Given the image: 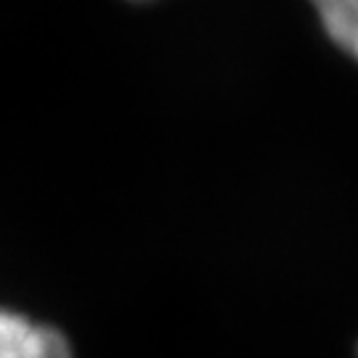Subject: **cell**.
Masks as SVG:
<instances>
[{"instance_id":"1","label":"cell","mask_w":358,"mask_h":358,"mask_svg":"<svg viewBox=\"0 0 358 358\" xmlns=\"http://www.w3.org/2000/svg\"><path fill=\"white\" fill-rule=\"evenodd\" d=\"M0 358H72V348L56 327L0 308Z\"/></svg>"},{"instance_id":"2","label":"cell","mask_w":358,"mask_h":358,"mask_svg":"<svg viewBox=\"0 0 358 358\" xmlns=\"http://www.w3.org/2000/svg\"><path fill=\"white\" fill-rule=\"evenodd\" d=\"M327 35L358 62V0H310Z\"/></svg>"}]
</instances>
